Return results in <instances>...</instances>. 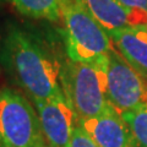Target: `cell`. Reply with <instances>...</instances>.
Segmentation results:
<instances>
[{
  "label": "cell",
  "mask_w": 147,
  "mask_h": 147,
  "mask_svg": "<svg viewBox=\"0 0 147 147\" xmlns=\"http://www.w3.org/2000/svg\"><path fill=\"white\" fill-rule=\"evenodd\" d=\"M0 147H49L38 113L9 87L0 90Z\"/></svg>",
  "instance_id": "cell-4"
},
{
  "label": "cell",
  "mask_w": 147,
  "mask_h": 147,
  "mask_svg": "<svg viewBox=\"0 0 147 147\" xmlns=\"http://www.w3.org/2000/svg\"><path fill=\"white\" fill-rule=\"evenodd\" d=\"M107 98L120 114L147 104V81L117 49L107 55Z\"/></svg>",
  "instance_id": "cell-5"
},
{
  "label": "cell",
  "mask_w": 147,
  "mask_h": 147,
  "mask_svg": "<svg viewBox=\"0 0 147 147\" xmlns=\"http://www.w3.org/2000/svg\"><path fill=\"white\" fill-rule=\"evenodd\" d=\"M79 126L99 147H135L130 129L112 105L97 117L79 120Z\"/></svg>",
  "instance_id": "cell-7"
},
{
  "label": "cell",
  "mask_w": 147,
  "mask_h": 147,
  "mask_svg": "<svg viewBox=\"0 0 147 147\" xmlns=\"http://www.w3.org/2000/svg\"><path fill=\"white\" fill-rule=\"evenodd\" d=\"M22 15L38 20L58 21L61 18V0H11Z\"/></svg>",
  "instance_id": "cell-10"
},
{
  "label": "cell",
  "mask_w": 147,
  "mask_h": 147,
  "mask_svg": "<svg viewBox=\"0 0 147 147\" xmlns=\"http://www.w3.org/2000/svg\"><path fill=\"white\" fill-rule=\"evenodd\" d=\"M0 61L33 103L65 93L53 53L38 37L21 27L7 28L0 47Z\"/></svg>",
  "instance_id": "cell-1"
},
{
  "label": "cell",
  "mask_w": 147,
  "mask_h": 147,
  "mask_svg": "<svg viewBox=\"0 0 147 147\" xmlns=\"http://www.w3.org/2000/svg\"><path fill=\"white\" fill-rule=\"evenodd\" d=\"M61 18L65 26L66 53L71 61L92 63L107 57L112 39L80 0H61Z\"/></svg>",
  "instance_id": "cell-3"
},
{
  "label": "cell",
  "mask_w": 147,
  "mask_h": 147,
  "mask_svg": "<svg viewBox=\"0 0 147 147\" xmlns=\"http://www.w3.org/2000/svg\"><path fill=\"white\" fill-rule=\"evenodd\" d=\"M117 1L129 9L147 11V0H117Z\"/></svg>",
  "instance_id": "cell-13"
},
{
  "label": "cell",
  "mask_w": 147,
  "mask_h": 147,
  "mask_svg": "<svg viewBox=\"0 0 147 147\" xmlns=\"http://www.w3.org/2000/svg\"><path fill=\"white\" fill-rule=\"evenodd\" d=\"M40 126L49 147H70L76 121V112L65 93L48 100L34 102Z\"/></svg>",
  "instance_id": "cell-6"
},
{
  "label": "cell",
  "mask_w": 147,
  "mask_h": 147,
  "mask_svg": "<svg viewBox=\"0 0 147 147\" xmlns=\"http://www.w3.org/2000/svg\"><path fill=\"white\" fill-rule=\"evenodd\" d=\"M134 139L135 146L147 147V104L121 114Z\"/></svg>",
  "instance_id": "cell-11"
},
{
  "label": "cell",
  "mask_w": 147,
  "mask_h": 147,
  "mask_svg": "<svg viewBox=\"0 0 147 147\" xmlns=\"http://www.w3.org/2000/svg\"><path fill=\"white\" fill-rule=\"evenodd\" d=\"M61 84L79 120L97 117L109 107L107 98V57L92 63L69 61Z\"/></svg>",
  "instance_id": "cell-2"
},
{
  "label": "cell",
  "mask_w": 147,
  "mask_h": 147,
  "mask_svg": "<svg viewBox=\"0 0 147 147\" xmlns=\"http://www.w3.org/2000/svg\"><path fill=\"white\" fill-rule=\"evenodd\" d=\"M80 3L107 32L147 26V11L125 7L117 0H80Z\"/></svg>",
  "instance_id": "cell-8"
},
{
  "label": "cell",
  "mask_w": 147,
  "mask_h": 147,
  "mask_svg": "<svg viewBox=\"0 0 147 147\" xmlns=\"http://www.w3.org/2000/svg\"><path fill=\"white\" fill-rule=\"evenodd\" d=\"M119 54L147 81V26L108 32Z\"/></svg>",
  "instance_id": "cell-9"
},
{
  "label": "cell",
  "mask_w": 147,
  "mask_h": 147,
  "mask_svg": "<svg viewBox=\"0 0 147 147\" xmlns=\"http://www.w3.org/2000/svg\"><path fill=\"white\" fill-rule=\"evenodd\" d=\"M70 147H99V146L80 126H76L71 137Z\"/></svg>",
  "instance_id": "cell-12"
}]
</instances>
